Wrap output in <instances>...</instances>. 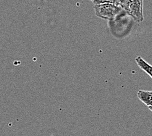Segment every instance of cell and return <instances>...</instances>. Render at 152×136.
Here are the masks:
<instances>
[{
	"instance_id": "5",
	"label": "cell",
	"mask_w": 152,
	"mask_h": 136,
	"mask_svg": "<svg viewBox=\"0 0 152 136\" xmlns=\"http://www.w3.org/2000/svg\"><path fill=\"white\" fill-rule=\"evenodd\" d=\"M94 5L98 4H110L115 5L117 6H119V0H94L93 1ZM120 7V6H119Z\"/></svg>"
},
{
	"instance_id": "8",
	"label": "cell",
	"mask_w": 152,
	"mask_h": 136,
	"mask_svg": "<svg viewBox=\"0 0 152 136\" xmlns=\"http://www.w3.org/2000/svg\"><path fill=\"white\" fill-rule=\"evenodd\" d=\"M90 1H94V0H90Z\"/></svg>"
},
{
	"instance_id": "7",
	"label": "cell",
	"mask_w": 152,
	"mask_h": 136,
	"mask_svg": "<svg viewBox=\"0 0 152 136\" xmlns=\"http://www.w3.org/2000/svg\"><path fill=\"white\" fill-rule=\"evenodd\" d=\"M148 108H149V109H150L151 111H152V105H151V106H149L148 107Z\"/></svg>"
},
{
	"instance_id": "1",
	"label": "cell",
	"mask_w": 152,
	"mask_h": 136,
	"mask_svg": "<svg viewBox=\"0 0 152 136\" xmlns=\"http://www.w3.org/2000/svg\"><path fill=\"white\" fill-rule=\"evenodd\" d=\"M94 9L98 17L107 20H114L124 11L119 6L110 4L94 5Z\"/></svg>"
},
{
	"instance_id": "3",
	"label": "cell",
	"mask_w": 152,
	"mask_h": 136,
	"mask_svg": "<svg viewBox=\"0 0 152 136\" xmlns=\"http://www.w3.org/2000/svg\"><path fill=\"white\" fill-rule=\"evenodd\" d=\"M138 99L147 106L152 105V92L139 90L137 92Z\"/></svg>"
},
{
	"instance_id": "6",
	"label": "cell",
	"mask_w": 152,
	"mask_h": 136,
	"mask_svg": "<svg viewBox=\"0 0 152 136\" xmlns=\"http://www.w3.org/2000/svg\"><path fill=\"white\" fill-rule=\"evenodd\" d=\"M119 1L120 7H121L125 12H128L131 0H119Z\"/></svg>"
},
{
	"instance_id": "4",
	"label": "cell",
	"mask_w": 152,
	"mask_h": 136,
	"mask_svg": "<svg viewBox=\"0 0 152 136\" xmlns=\"http://www.w3.org/2000/svg\"><path fill=\"white\" fill-rule=\"evenodd\" d=\"M135 61L140 68L152 78V66L149 64L147 62H145L141 56H138L137 58H136Z\"/></svg>"
},
{
	"instance_id": "2",
	"label": "cell",
	"mask_w": 152,
	"mask_h": 136,
	"mask_svg": "<svg viewBox=\"0 0 152 136\" xmlns=\"http://www.w3.org/2000/svg\"><path fill=\"white\" fill-rule=\"evenodd\" d=\"M127 13L136 22L140 23L143 21V0H131Z\"/></svg>"
}]
</instances>
